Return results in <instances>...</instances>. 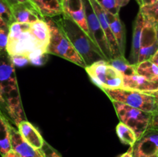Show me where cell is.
I'll return each mask as SVG.
<instances>
[{
  "label": "cell",
  "mask_w": 158,
  "mask_h": 157,
  "mask_svg": "<svg viewBox=\"0 0 158 157\" xmlns=\"http://www.w3.org/2000/svg\"><path fill=\"white\" fill-rule=\"evenodd\" d=\"M0 115L16 129L26 120L15 66L6 51H0Z\"/></svg>",
  "instance_id": "obj_1"
},
{
  "label": "cell",
  "mask_w": 158,
  "mask_h": 157,
  "mask_svg": "<svg viewBox=\"0 0 158 157\" xmlns=\"http://www.w3.org/2000/svg\"><path fill=\"white\" fill-rule=\"evenodd\" d=\"M52 18L82 57L86 66L100 60H106L95 42L70 18L63 14Z\"/></svg>",
  "instance_id": "obj_2"
},
{
  "label": "cell",
  "mask_w": 158,
  "mask_h": 157,
  "mask_svg": "<svg viewBox=\"0 0 158 157\" xmlns=\"http://www.w3.org/2000/svg\"><path fill=\"white\" fill-rule=\"evenodd\" d=\"M6 51L9 56L19 55L27 58L39 52L47 53L46 49L40 44L32 32L29 24L16 22L9 26Z\"/></svg>",
  "instance_id": "obj_3"
},
{
  "label": "cell",
  "mask_w": 158,
  "mask_h": 157,
  "mask_svg": "<svg viewBox=\"0 0 158 157\" xmlns=\"http://www.w3.org/2000/svg\"><path fill=\"white\" fill-rule=\"evenodd\" d=\"M50 31L47 54L57 55L85 69L86 63L52 18H44Z\"/></svg>",
  "instance_id": "obj_4"
},
{
  "label": "cell",
  "mask_w": 158,
  "mask_h": 157,
  "mask_svg": "<svg viewBox=\"0 0 158 157\" xmlns=\"http://www.w3.org/2000/svg\"><path fill=\"white\" fill-rule=\"evenodd\" d=\"M102 91L112 102L123 103L145 112L153 113L158 107L154 97L149 93L123 88L103 89Z\"/></svg>",
  "instance_id": "obj_5"
},
{
  "label": "cell",
  "mask_w": 158,
  "mask_h": 157,
  "mask_svg": "<svg viewBox=\"0 0 158 157\" xmlns=\"http://www.w3.org/2000/svg\"><path fill=\"white\" fill-rule=\"evenodd\" d=\"M120 123L131 128L136 138L139 139L148 129L151 127L152 113L131 107L123 103L112 102Z\"/></svg>",
  "instance_id": "obj_6"
},
{
  "label": "cell",
  "mask_w": 158,
  "mask_h": 157,
  "mask_svg": "<svg viewBox=\"0 0 158 157\" xmlns=\"http://www.w3.org/2000/svg\"><path fill=\"white\" fill-rule=\"evenodd\" d=\"M91 81L100 89L123 87V75L106 60H100L85 67Z\"/></svg>",
  "instance_id": "obj_7"
},
{
  "label": "cell",
  "mask_w": 158,
  "mask_h": 157,
  "mask_svg": "<svg viewBox=\"0 0 158 157\" xmlns=\"http://www.w3.org/2000/svg\"><path fill=\"white\" fill-rule=\"evenodd\" d=\"M84 4L85 8H86V21H87L88 29H89L91 38L94 40L97 47L99 48V49L101 51L106 61L109 62L113 58L104 32L102 29L101 25H100L97 15L94 12L93 8L91 7L89 2L87 0H84Z\"/></svg>",
  "instance_id": "obj_8"
},
{
  "label": "cell",
  "mask_w": 158,
  "mask_h": 157,
  "mask_svg": "<svg viewBox=\"0 0 158 157\" xmlns=\"http://www.w3.org/2000/svg\"><path fill=\"white\" fill-rule=\"evenodd\" d=\"M134 157H158V129L150 127L132 146Z\"/></svg>",
  "instance_id": "obj_9"
},
{
  "label": "cell",
  "mask_w": 158,
  "mask_h": 157,
  "mask_svg": "<svg viewBox=\"0 0 158 157\" xmlns=\"http://www.w3.org/2000/svg\"><path fill=\"white\" fill-rule=\"evenodd\" d=\"M157 49L158 42L156 36V25L145 18L140 38L137 63L150 59Z\"/></svg>",
  "instance_id": "obj_10"
},
{
  "label": "cell",
  "mask_w": 158,
  "mask_h": 157,
  "mask_svg": "<svg viewBox=\"0 0 158 157\" xmlns=\"http://www.w3.org/2000/svg\"><path fill=\"white\" fill-rule=\"evenodd\" d=\"M60 2L63 15L67 16L77 26H80L92 39L86 21L84 0H60Z\"/></svg>",
  "instance_id": "obj_11"
},
{
  "label": "cell",
  "mask_w": 158,
  "mask_h": 157,
  "mask_svg": "<svg viewBox=\"0 0 158 157\" xmlns=\"http://www.w3.org/2000/svg\"><path fill=\"white\" fill-rule=\"evenodd\" d=\"M14 22L29 24L38 20L44 19L36 8L30 1L11 6Z\"/></svg>",
  "instance_id": "obj_12"
},
{
  "label": "cell",
  "mask_w": 158,
  "mask_h": 157,
  "mask_svg": "<svg viewBox=\"0 0 158 157\" xmlns=\"http://www.w3.org/2000/svg\"><path fill=\"white\" fill-rule=\"evenodd\" d=\"M87 1L90 4L91 7L93 8L94 12L96 13L99 21H100L102 29H103L105 35L106 37V39L108 41V44H109L110 49L112 58H117V57L124 56V55H122L121 53H120L118 45H117V41H116L115 38H114V35H113L112 32H111L110 28L107 20H106L103 8L96 0H87Z\"/></svg>",
  "instance_id": "obj_13"
},
{
  "label": "cell",
  "mask_w": 158,
  "mask_h": 157,
  "mask_svg": "<svg viewBox=\"0 0 158 157\" xmlns=\"http://www.w3.org/2000/svg\"><path fill=\"white\" fill-rule=\"evenodd\" d=\"M123 89L151 93L158 90V80H151L137 74L123 76Z\"/></svg>",
  "instance_id": "obj_14"
},
{
  "label": "cell",
  "mask_w": 158,
  "mask_h": 157,
  "mask_svg": "<svg viewBox=\"0 0 158 157\" xmlns=\"http://www.w3.org/2000/svg\"><path fill=\"white\" fill-rule=\"evenodd\" d=\"M10 132L12 149L22 157H44L41 151L32 148L22 138L16 128L11 126Z\"/></svg>",
  "instance_id": "obj_15"
},
{
  "label": "cell",
  "mask_w": 158,
  "mask_h": 157,
  "mask_svg": "<svg viewBox=\"0 0 158 157\" xmlns=\"http://www.w3.org/2000/svg\"><path fill=\"white\" fill-rule=\"evenodd\" d=\"M22 138L35 149L40 150L43 146L45 140L38 129L27 120H23L17 127Z\"/></svg>",
  "instance_id": "obj_16"
},
{
  "label": "cell",
  "mask_w": 158,
  "mask_h": 157,
  "mask_svg": "<svg viewBox=\"0 0 158 157\" xmlns=\"http://www.w3.org/2000/svg\"><path fill=\"white\" fill-rule=\"evenodd\" d=\"M104 13L111 32L118 45L120 53L122 55H124L126 45V29L124 24L120 20L119 15H114L105 9Z\"/></svg>",
  "instance_id": "obj_17"
},
{
  "label": "cell",
  "mask_w": 158,
  "mask_h": 157,
  "mask_svg": "<svg viewBox=\"0 0 158 157\" xmlns=\"http://www.w3.org/2000/svg\"><path fill=\"white\" fill-rule=\"evenodd\" d=\"M43 18H54L63 14L60 0H29Z\"/></svg>",
  "instance_id": "obj_18"
},
{
  "label": "cell",
  "mask_w": 158,
  "mask_h": 157,
  "mask_svg": "<svg viewBox=\"0 0 158 157\" xmlns=\"http://www.w3.org/2000/svg\"><path fill=\"white\" fill-rule=\"evenodd\" d=\"M145 18L141 12H139L137 14L136 19L134 24V32H133V40L132 47H131V58L130 62L133 65H136L137 63L138 58L139 49L140 46V38H141L142 30H143V24H144Z\"/></svg>",
  "instance_id": "obj_19"
},
{
  "label": "cell",
  "mask_w": 158,
  "mask_h": 157,
  "mask_svg": "<svg viewBox=\"0 0 158 157\" xmlns=\"http://www.w3.org/2000/svg\"><path fill=\"white\" fill-rule=\"evenodd\" d=\"M29 27L36 39L47 51L50 38V31L46 22L44 19L38 20L29 23Z\"/></svg>",
  "instance_id": "obj_20"
},
{
  "label": "cell",
  "mask_w": 158,
  "mask_h": 157,
  "mask_svg": "<svg viewBox=\"0 0 158 157\" xmlns=\"http://www.w3.org/2000/svg\"><path fill=\"white\" fill-rule=\"evenodd\" d=\"M10 126L11 125L0 115V155L2 157L12 149Z\"/></svg>",
  "instance_id": "obj_21"
},
{
  "label": "cell",
  "mask_w": 158,
  "mask_h": 157,
  "mask_svg": "<svg viewBox=\"0 0 158 157\" xmlns=\"http://www.w3.org/2000/svg\"><path fill=\"white\" fill-rule=\"evenodd\" d=\"M135 69L137 75L151 80H158V66L150 59L136 64Z\"/></svg>",
  "instance_id": "obj_22"
},
{
  "label": "cell",
  "mask_w": 158,
  "mask_h": 157,
  "mask_svg": "<svg viewBox=\"0 0 158 157\" xmlns=\"http://www.w3.org/2000/svg\"><path fill=\"white\" fill-rule=\"evenodd\" d=\"M108 62L123 75V76H131L137 74L135 65H133L125 58V56H120L112 58Z\"/></svg>",
  "instance_id": "obj_23"
},
{
  "label": "cell",
  "mask_w": 158,
  "mask_h": 157,
  "mask_svg": "<svg viewBox=\"0 0 158 157\" xmlns=\"http://www.w3.org/2000/svg\"><path fill=\"white\" fill-rule=\"evenodd\" d=\"M116 132L122 143L129 145L131 147L134 146L137 138L134 132L131 128L123 123H120L116 127Z\"/></svg>",
  "instance_id": "obj_24"
},
{
  "label": "cell",
  "mask_w": 158,
  "mask_h": 157,
  "mask_svg": "<svg viewBox=\"0 0 158 157\" xmlns=\"http://www.w3.org/2000/svg\"><path fill=\"white\" fill-rule=\"evenodd\" d=\"M142 15L146 19L154 23V25L158 24V0L151 5L140 7V11Z\"/></svg>",
  "instance_id": "obj_25"
},
{
  "label": "cell",
  "mask_w": 158,
  "mask_h": 157,
  "mask_svg": "<svg viewBox=\"0 0 158 157\" xmlns=\"http://www.w3.org/2000/svg\"><path fill=\"white\" fill-rule=\"evenodd\" d=\"M0 17L9 26L14 22L11 6L6 0H0Z\"/></svg>",
  "instance_id": "obj_26"
},
{
  "label": "cell",
  "mask_w": 158,
  "mask_h": 157,
  "mask_svg": "<svg viewBox=\"0 0 158 157\" xmlns=\"http://www.w3.org/2000/svg\"><path fill=\"white\" fill-rule=\"evenodd\" d=\"M48 54L43 52H39L29 57V62L35 66H42L47 62Z\"/></svg>",
  "instance_id": "obj_27"
},
{
  "label": "cell",
  "mask_w": 158,
  "mask_h": 157,
  "mask_svg": "<svg viewBox=\"0 0 158 157\" xmlns=\"http://www.w3.org/2000/svg\"><path fill=\"white\" fill-rule=\"evenodd\" d=\"M105 10L114 15H119L120 9L117 7L115 0H96Z\"/></svg>",
  "instance_id": "obj_28"
},
{
  "label": "cell",
  "mask_w": 158,
  "mask_h": 157,
  "mask_svg": "<svg viewBox=\"0 0 158 157\" xmlns=\"http://www.w3.org/2000/svg\"><path fill=\"white\" fill-rule=\"evenodd\" d=\"M40 151L42 152L44 157H62L60 152L56 149L52 148L50 145L48 144L46 141H45L43 146L40 149Z\"/></svg>",
  "instance_id": "obj_29"
},
{
  "label": "cell",
  "mask_w": 158,
  "mask_h": 157,
  "mask_svg": "<svg viewBox=\"0 0 158 157\" xmlns=\"http://www.w3.org/2000/svg\"><path fill=\"white\" fill-rule=\"evenodd\" d=\"M11 59H12V63L15 66H18V67H23V66H26V65L29 64V60L26 57L24 56H19V55H15V56H10Z\"/></svg>",
  "instance_id": "obj_30"
},
{
  "label": "cell",
  "mask_w": 158,
  "mask_h": 157,
  "mask_svg": "<svg viewBox=\"0 0 158 157\" xmlns=\"http://www.w3.org/2000/svg\"><path fill=\"white\" fill-rule=\"evenodd\" d=\"M9 29H0V51H6Z\"/></svg>",
  "instance_id": "obj_31"
},
{
  "label": "cell",
  "mask_w": 158,
  "mask_h": 157,
  "mask_svg": "<svg viewBox=\"0 0 158 157\" xmlns=\"http://www.w3.org/2000/svg\"><path fill=\"white\" fill-rule=\"evenodd\" d=\"M151 127L158 129V107L152 113V119H151Z\"/></svg>",
  "instance_id": "obj_32"
},
{
  "label": "cell",
  "mask_w": 158,
  "mask_h": 157,
  "mask_svg": "<svg viewBox=\"0 0 158 157\" xmlns=\"http://www.w3.org/2000/svg\"><path fill=\"white\" fill-rule=\"evenodd\" d=\"M137 2L138 3V5L140 6V7L142 6H148V5H151L154 2H155L157 0H136Z\"/></svg>",
  "instance_id": "obj_33"
},
{
  "label": "cell",
  "mask_w": 158,
  "mask_h": 157,
  "mask_svg": "<svg viewBox=\"0 0 158 157\" xmlns=\"http://www.w3.org/2000/svg\"><path fill=\"white\" fill-rule=\"evenodd\" d=\"M115 2L117 7H118L119 9H121L122 7L127 6V5L129 3L130 0H115Z\"/></svg>",
  "instance_id": "obj_34"
},
{
  "label": "cell",
  "mask_w": 158,
  "mask_h": 157,
  "mask_svg": "<svg viewBox=\"0 0 158 157\" xmlns=\"http://www.w3.org/2000/svg\"><path fill=\"white\" fill-rule=\"evenodd\" d=\"M150 60H151L153 63H154L156 66H158V49L154 52V54L152 55V57L150 58Z\"/></svg>",
  "instance_id": "obj_35"
},
{
  "label": "cell",
  "mask_w": 158,
  "mask_h": 157,
  "mask_svg": "<svg viewBox=\"0 0 158 157\" xmlns=\"http://www.w3.org/2000/svg\"><path fill=\"white\" fill-rule=\"evenodd\" d=\"M3 157H22V156L19 155V154L15 152L14 150L11 149V150L9 151L7 154H6Z\"/></svg>",
  "instance_id": "obj_36"
},
{
  "label": "cell",
  "mask_w": 158,
  "mask_h": 157,
  "mask_svg": "<svg viewBox=\"0 0 158 157\" xmlns=\"http://www.w3.org/2000/svg\"><path fill=\"white\" fill-rule=\"evenodd\" d=\"M119 157H134L133 156V149L132 147H130V149L124 152L123 154L120 155Z\"/></svg>",
  "instance_id": "obj_37"
},
{
  "label": "cell",
  "mask_w": 158,
  "mask_h": 157,
  "mask_svg": "<svg viewBox=\"0 0 158 157\" xmlns=\"http://www.w3.org/2000/svg\"><path fill=\"white\" fill-rule=\"evenodd\" d=\"M6 1L9 2V4L10 5V6H12V5L18 4V3L26 2L29 1V0H6Z\"/></svg>",
  "instance_id": "obj_38"
},
{
  "label": "cell",
  "mask_w": 158,
  "mask_h": 157,
  "mask_svg": "<svg viewBox=\"0 0 158 157\" xmlns=\"http://www.w3.org/2000/svg\"><path fill=\"white\" fill-rule=\"evenodd\" d=\"M0 29H9V26L6 23V22L0 17Z\"/></svg>",
  "instance_id": "obj_39"
},
{
  "label": "cell",
  "mask_w": 158,
  "mask_h": 157,
  "mask_svg": "<svg viewBox=\"0 0 158 157\" xmlns=\"http://www.w3.org/2000/svg\"><path fill=\"white\" fill-rule=\"evenodd\" d=\"M149 94H151V95H152L154 97L156 103H157V105L158 106V90L155 91V92H151V93H149Z\"/></svg>",
  "instance_id": "obj_40"
},
{
  "label": "cell",
  "mask_w": 158,
  "mask_h": 157,
  "mask_svg": "<svg viewBox=\"0 0 158 157\" xmlns=\"http://www.w3.org/2000/svg\"><path fill=\"white\" fill-rule=\"evenodd\" d=\"M156 36H157V40L158 42V24L156 26Z\"/></svg>",
  "instance_id": "obj_41"
}]
</instances>
